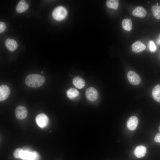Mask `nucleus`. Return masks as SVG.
Segmentation results:
<instances>
[{
	"mask_svg": "<svg viewBox=\"0 0 160 160\" xmlns=\"http://www.w3.org/2000/svg\"><path fill=\"white\" fill-rule=\"evenodd\" d=\"M45 81V77L40 75L32 74L26 78L25 83L30 87L37 88L42 85Z\"/></svg>",
	"mask_w": 160,
	"mask_h": 160,
	"instance_id": "1",
	"label": "nucleus"
},
{
	"mask_svg": "<svg viewBox=\"0 0 160 160\" xmlns=\"http://www.w3.org/2000/svg\"><path fill=\"white\" fill-rule=\"evenodd\" d=\"M67 14V10L65 8L62 6H59L53 11L52 16L55 20L60 21L65 18Z\"/></svg>",
	"mask_w": 160,
	"mask_h": 160,
	"instance_id": "2",
	"label": "nucleus"
},
{
	"mask_svg": "<svg viewBox=\"0 0 160 160\" xmlns=\"http://www.w3.org/2000/svg\"><path fill=\"white\" fill-rule=\"evenodd\" d=\"M127 78L129 82L132 85H137L141 81V79L139 75L132 71H129L127 74Z\"/></svg>",
	"mask_w": 160,
	"mask_h": 160,
	"instance_id": "3",
	"label": "nucleus"
},
{
	"mask_svg": "<svg viewBox=\"0 0 160 160\" xmlns=\"http://www.w3.org/2000/svg\"><path fill=\"white\" fill-rule=\"evenodd\" d=\"M49 119L48 117L45 114L41 113L38 114L36 118L37 124L41 128L45 127L47 124Z\"/></svg>",
	"mask_w": 160,
	"mask_h": 160,
	"instance_id": "4",
	"label": "nucleus"
},
{
	"mask_svg": "<svg viewBox=\"0 0 160 160\" xmlns=\"http://www.w3.org/2000/svg\"><path fill=\"white\" fill-rule=\"evenodd\" d=\"M15 113L16 117L18 119L22 120L27 116L28 111L25 107L20 105L16 107Z\"/></svg>",
	"mask_w": 160,
	"mask_h": 160,
	"instance_id": "5",
	"label": "nucleus"
},
{
	"mask_svg": "<svg viewBox=\"0 0 160 160\" xmlns=\"http://www.w3.org/2000/svg\"><path fill=\"white\" fill-rule=\"evenodd\" d=\"M86 96L87 99L90 101H94L98 97V93L95 89L93 87L88 88L86 91Z\"/></svg>",
	"mask_w": 160,
	"mask_h": 160,
	"instance_id": "6",
	"label": "nucleus"
},
{
	"mask_svg": "<svg viewBox=\"0 0 160 160\" xmlns=\"http://www.w3.org/2000/svg\"><path fill=\"white\" fill-rule=\"evenodd\" d=\"M10 92L9 87L5 85H2L0 86V101H3L8 97Z\"/></svg>",
	"mask_w": 160,
	"mask_h": 160,
	"instance_id": "7",
	"label": "nucleus"
},
{
	"mask_svg": "<svg viewBox=\"0 0 160 160\" xmlns=\"http://www.w3.org/2000/svg\"><path fill=\"white\" fill-rule=\"evenodd\" d=\"M137 118L134 116L130 117L128 120L127 122V126L130 130H134L135 129L137 126L138 123Z\"/></svg>",
	"mask_w": 160,
	"mask_h": 160,
	"instance_id": "8",
	"label": "nucleus"
},
{
	"mask_svg": "<svg viewBox=\"0 0 160 160\" xmlns=\"http://www.w3.org/2000/svg\"><path fill=\"white\" fill-rule=\"evenodd\" d=\"M132 51L135 53L141 52L146 48L145 45L142 42L137 41L135 42L132 45Z\"/></svg>",
	"mask_w": 160,
	"mask_h": 160,
	"instance_id": "9",
	"label": "nucleus"
},
{
	"mask_svg": "<svg viewBox=\"0 0 160 160\" xmlns=\"http://www.w3.org/2000/svg\"><path fill=\"white\" fill-rule=\"evenodd\" d=\"M147 12L143 7L138 6L135 8L132 12V15L135 17L142 18L146 16Z\"/></svg>",
	"mask_w": 160,
	"mask_h": 160,
	"instance_id": "10",
	"label": "nucleus"
},
{
	"mask_svg": "<svg viewBox=\"0 0 160 160\" xmlns=\"http://www.w3.org/2000/svg\"><path fill=\"white\" fill-rule=\"evenodd\" d=\"M5 45L7 49L11 52L16 50L18 46L17 42L11 39H8L6 40Z\"/></svg>",
	"mask_w": 160,
	"mask_h": 160,
	"instance_id": "11",
	"label": "nucleus"
},
{
	"mask_svg": "<svg viewBox=\"0 0 160 160\" xmlns=\"http://www.w3.org/2000/svg\"><path fill=\"white\" fill-rule=\"evenodd\" d=\"M146 148L143 145L137 147L134 150V154L136 157L140 158L144 156L146 153Z\"/></svg>",
	"mask_w": 160,
	"mask_h": 160,
	"instance_id": "12",
	"label": "nucleus"
},
{
	"mask_svg": "<svg viewBox=\"0 0 160 160\" xmlns=\"http://www.w3.org/2000/svg\"><path fill=\"white\" fill-rule=\"evenodd\" d=\"M29 7L28 4L24 0H21L18 4L16 10L17 12L21 13L27 10Z\"/></svg>",
	"mask_w": 160,
	"mask_h": 160,
	"instance_id": "13",
	"label": "nucleus"
},
{
	"mask_svg": "<svg viewBox=\"0 0 160 160\" xmlns=\"http://www.w3.org/2000/svg\"><path fill=\"white\" fill-rule=\"evenodd\" d=\"M73 83L75 87L80 89L83 88L85 84V82L84 80L79 76L73 78Z\"/></svg>",
	"mask_w": 160,
	"mask_h": 160,
	"instance_id": "14",
	"label": "nucleus"
},
{
	"mask_svg": "<svg viewBox=\"0 0 160 160\" xmlns=\"http://www.w3.org/2000/svg\"><path fill=\"white\" fill-rule=\"evenodd\" d=\"M152 95L154 99L160 103V85H156L152 91Z\"/></svg>",
	"mask_w": 160,
	"mask_h": 160,
	"instance_id": "15",
	"label": "nucleus"
},
{
	"mask_svg": "<svg viewBox=\"0 0 160 160\" xmlns=\"http://www.w3.org/2000/svg\"><path fill=\"white\" fill-rule=\"evenodd\" d=\"M122 26L123 29L129 31L131 30L132 27V24L131 19H125L123 20L122 22Z\"/></svg>",
	"mask_w": 160,
	"mask_h": 160,
	"instance_id": "16",
	"label": "nucleus"
},
{
	"mask_svg": "<svg viewBox=\"0 0 160 160\" xmlns=\"http://www.w3.org/2000/svg\"><path fill=\"white\" fill-rule=\"evenodd\" d=\"M68 97L71 99H74L79 94L78 91L74 88H71L67 92Z\"/></svg>",
	"mask_w": 160,
	"mask_h": 160,
	"instance_id": "17",
	"label": "nucleus"
},
{
	"mask_svg": "<svg viewBox=\"0 0 160 160\" xmlns=\"http://www.w3.org/2000/svg\"><path fill=\"white\" fill-rule=\"evenodd\" d=\"M106 4L108 7L116 10L118 8L119 1L117 0H108Z\"/></svg>",
	"mask_w": 160,
	"mask_h": 160,
	"instance_id": "18",
	"label": "nucleus"
},
{
	"mask_svg": "<svg viewBox=\"0 0 160 160\" xmlns=\"http://www.w3.org/2000/svg\"><path fill=\"white\" fill-rule=\"evenodd\" d=\"M151 11L154 16L158 19H160V6L157 5L153 6Z\"/></svg>",
	"mask_w": 160,
	"mask_h": 160,
	"instance_id": "19",
	"label": "nucleus"
},
{
	"mask_svg": "<svg viewBox=\"0 0 160 160\" xmlns=\"http://www.w3.org/2000/svg\"><path fill=\"white\" fill-rule=\"evenodd\" d=\"M39 155L37 152L35 151L30 152L27 160H38Z\"/></svg>",
	"mask_w": 160,
	"mask_h": 160,
	"instance_id": "20",
	"label": "nucleus"
},
{
	"mask_svg": "<svg viewBox=\"0 0 160 160\" xmlns=\"http://www.w3.org/2000/svg\"><path fill=\"white\" fill-rule=\"evenodd\" d=\"M29 152L27 151L23 150L20 153V158L23 160H27Z\"/></svg>",
	"mask_w": 160,
	"mask_h": 160,
	"instance_id": "21",
	"label": "nucleus"
},
{
	"mask_svg": "<svg viewBox=\"0 0 160 160\" xmlns=\"http://www.w3.org/2000/svg\"><path fill=\"white\" fill-rule=\"evenodd\" d=\"M149 48L151 51L153 52H154L156 50V47L153 41L149 42Z\"/></svg>",
	"mask_w": 160,
	"mask_h": 160,
	"instance_id": "22",
	"label": "nucleus"
},
{
	"mask_svg": "<svg viewBox=\"0 0 160 160\" xmlns=\"http://www.w3.org/2000/svg\"><path fill=\"white\" fill-rule=\"evenodd\" d=\"M23 150L22 149L20 148L16 149L13 153L14 157L16 158H20V153Z\"/></svg>",
	"mask_w": 160,
	"mask_h": 160,
	"instance_id": "23",
	"label": "nucleus"
},
{
	"mask_svg": "<svg viewBox=\"0 0 160 160\" xmlns=\"http://www.w3.org/2000/svg\"><path fill=\"white\" fill-rule=\"evenodd\" d=\"M6 29V25L5 23L3 22L0 23V33L3 32Z\"/></svg>",
	"mask_w": 160,
	"mask_h": 160,
	"instance_id": "24",
	"label": "nucleus"
},
{
	"mask_svg": "<svg viewBox=\"0 0 160 160\" xmlns=\"http://www.w3.org/2000/svg\"><path fill=\"white\" fill-rule=\"evenodd\" d=\"M154 140L156 142L160 143V133H158L156 135Z\"/></svg>",
	"mask_w": 160,
	"mask_h": 160,
	"instance_id": "25",
	"label": "nucleus"
},
{
	"mask_svg": "<svg viewBox=\"0 0 160 160\" xmlns=\"http://www.w3.org/2000/svg\"><path fill=\"white\" fill-rule=\"evenodd\" d=\"M156 42L158 45L160 46V34L156 39Z\"/></svg>",
	"mask_w": 160,
	"mask_h": 160,
	"instance_id": "26",
	"label": "nucleus"
},
{
	"mask_svg": "<svg viewBox=\"0 0 160 160\" xmlns=\"http://www.w3.org/2000/svg\"><path fill=\"white\" fill-rule=\"evenodd\" d=\"M43 73V71H41V73Z\"/></svg>",
	"mask_w": 160,
	"mask_h": 160,
	"instance_id": "27",
	"label": "nucleus"
},
{
	"mask_svg": "<svg viewBox=\"0 0 160 160\" xmlns=\"http://www.w3.org/2000/svg\"><path fill=\"white\" fill-rule=\"evenodd\" d=\"M159 130H160V128H159Z\"/></svg>",
	"mask_w": 160,
	"mask_h": 160,
	"instance_id": "28",
	"label": "nucleus"
}]
</instances>
